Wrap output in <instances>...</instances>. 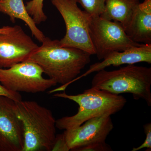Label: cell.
Masks as SVG:
<instances>
[{
	"label": "cell",
	"mask_w": 151,
	"mask_h": 151,
	"mask_svg": "<svg viewBox=\"0 0 151 151\" xmlns=\"http://www.w3.org/2000/svg\"><path fill=\"white\" fill-rule=\"evenodd\" d=\"M0 12L9 16L12 22H15L16 19L24 22L29 28L32 35L40 42L43 41L45 36L28 13L23 0H1L0 1Z\"/></svg>",
	"instance_id": "13"
},
{
	"label": "cell",
	"mask_w": 151,
	"mask_h": 151,
	"mask_svg": "<svg viewBox=\"0 0 151 151\" xmlns=\"http://www.w3.org/2000/svg\"><path fill=\"white\" fill-rule=\"evenodd\" d=\"M111 146L105 142L89 144L76 149L74 151H112Z\"/></svg>",
	"instance_id": "17"
},
{
	"label": "cell",
	"mask_w": 151,
	"mask_h": 151,
	"mask_svg": "<svg viewBox=\"0 0 151 151\" xmlns=\"http://www.w3.org/2000/svg\"><path fill=\"white\" fill-rule=\"evenodd\" d=\"M124 29L134 42L151 44V0L139 4Z\"/></svg>",
	"instance_id": "12"
},
{
	"label": "cell",
	"mask_w": 151,
	"mask_h": 151,
	"mask_svg": "<svg viewBox=\"0 0 151 151\" xmlns=\"http://www.w3.org/2000/svg\"><path fill=\"white\" fill-rule=\"evenodd\" d=\"M90 38L99 60L115 52L123 51L141 44L132 40L119 22L91 16L89 25Z\"/></svg>",
	"instance_id": "6"
},
{
	"label": "cell",
	"mask_w": 151,
	"mask_h": 151,
	"mask_svg": "<svg viewBox=\"0 0 151 151\" xmlns=\"http://www.w3.org/2000/svg\"><path fill=\"white\" fill-rule=\"evenodd\" d=\"M143 127L146 134L145 140L140 146L137 148H133L132 151H137L145 148L151 150V123L146 124Z\"/></svg>",
	"instance_id": "18"
},
{
	"label": "cell",
	"mask_w": 151,
	"mask_h": 151,
	"mask_svg": "<svg viewBox=\"0 0 151 151\" xmlns=\"http://www.w3.org/2000/svg\"><path fill=\"white\" fill-rule=\"evenodd\" d=\"M63 19L66 27L61 46L74 47L95 55L90 38L89 25L91 16L78 7L76 0H51Z\"/></svg>",
	"instance_id": "5"
},
{
	"label": "cell",
	"mask_w": 151,
	"mask_h": 151,
	"mask_svg": "<svg viewBox=\"0 0 151 151\" xmlns=\"http://www.w3.org/2000/svg\"><path fill=\"white\" fill-rule=\"evenodd\" d=\"M14 101L0 96V151H22V124L17 116Z\"/></svg>",
	"instance_id": "10"
},
{
	"label": "cell",
	"mask_w": 151,
	"mask_h": 151,
	"mask_svg": "<svg viewBox=\"0 0 151 151\" xmlns=\"http://www.w3.org/2000/svg\"><path fill=\"white\" fill-rule=\"evenodd\" d=\"M39 46L20 26L12 27L8 33H0V68L26 61Z\"/></svg>",
	"instance_id": "9"
},
{
	"label": "cell",
	"mask_w": 151,
	"mask_h": 151,
	"mask_svg": "<svg viewBox=\"0 0 151 151\" xmlns=\"http://www.w3.org/2000/svg\"><path fill=\"white\" fill-rule=\"evenodd\" d=\"M113 127L109 114L89 119L78 127L56 135L52 151H74L89 144L105 142Z\"/></svg>",
	"instance_id": "8"
},
{
	"label": "cell",
	"mask_w": 151,
	"mask_h": 151,
	"mask_svg": "<svg viewBox=\"0 0 151 151\" xmlns=\"http://www.w3.org/2000/svg\"><path fill=\"white\" fill-rule=\"evenodd\" d=\"M14 109L22 124V151H52L56 139V120L52 112L34 101H15Z\"/></svg>",
	"instance_id": "2"
},
{
	"label": "cell",
	"mask_w": 151,
	"mask_h": 151,
	"mask_svg": "<svg viewBox=\"0 0 151 151\" xmlns=\"http://www.w3.org/2000/svg\"><path fill=\"white\" fill-rule=\"evenodd\" d=\"M140 0H105V9L100 17L119 22L124 29L129 22Z\"/></svg>",
	"instance_id": "14"
},
{
	"label": "cell",
	"mask_w": 151,
	"mask_h": 151,
	"mask_svg": "<svg viewBox=\"0 0 151 151\" xmlns=\"http://www.w3.org/2000/svg\"><path fill=\"white\" fill-rule=\"evenodd\" d=\"M44 0H31L26 3L25 7L37 24L46 21L47 17L43 10Z\"/></svg>",
	"instance_id": "15"
},
{
	"label": "cell",
	"mask_w": 151,
	"mask_h": 151,
	"mask_svg": "<svg viewBox=\"0 0 151 151\" xmlns=\"http://www.w3.org/2000/svg\"><path fill=\"white\" fill-rule=\"evenodd\" d=\"M91 16H100L104 11L105 0H76Z\"/></svg>",
	"instance_id": "16"
},
{
	"label": "cell",
	"mask_w": 151,
	"mask_h": 151,
	"mask_svg": "<svg viewBox=\"0 0 151 151\" xmlns=\"http://www.w3.org/2000/svg\"><path fill=\"white\" fill-rule=\"evenodd\" d=\"M43 73L40 65L26 60L9 68H0V83L13 92H42L57 84L51 78H44Z\"/></svg>",
	"instance_id": "7"
},
{
	"label": "cell",
	"mask_w": 151,
	"mask_h": 151,
	"mask_svg": "<svg viewBox=\"0 0 151 151\" xmlns=\"http://www.w3.org/2000/svg\"><path fill=\"white\" fill-rule=\"evenodd\" d=\"M1 0H0V1ZM12 28V27L4 26L0 28V33H6L9 32Z\"/></svg>",
	"instance_id": "20"
},
{
	"label": "cell",
	"mask_w": 151,
	"mask_h": 151,
	"mask_svg": "<svg viewBox=\"0 0 151 151\" xmlns=\"http://www.w3.org/2000/svg\"><path fill=\"white\" fill-rule=\"evenodd\" d=\"M53 96L72 100L79 107L75 115L56 120V127L59 130L73 129L89 119L105 114L111 116L122 110L127 102L121 95L92 87L77 95H69L64 92Z\"/></svg>",
	"instance_id": "3"
},
{
	"label": "cell",
	"mask_w": 151,
	"mask_h": 151,
	"mask_svg": "<svg viewBox=\"0 0 151 151\" xmlns=\"http://www.w3.org/2000/svg\"><path fill=\"white\" fill-rule=\"evenodd\" d=\"M0 96L10 98L14 101H19L22 100L21 95L19 92H13L6 89L0 83Z\"/></svg>",
	"instance_id": "19"
},
{
	"label": "cell",
	"mask_w": 151,
	"mask_h": 151,
	"mask_svg": "<svg viewBox=\"0 0 151 151\" xmlns=\"http://www.w3.org/2000/svg\"><path fill=\"white\" fill-rule=\"evenodd\" d=\"M151 68L127 65L118 70H100L93 77L92 88L112 94L130 93L151 106Z\"/></svg>",
	"instance_id": "4"
},
{
	"label": "cell",
	"mask_w": 151,
	"mask_h": 151,
	"mask_svg": "<svg viewBox=\"0 0 151 151\" xmlns=\"http://www.w3.org/2000/svg\"><path fill=\"white\" fill-rule=\"evenodd\" d=\"M41 43L27 60L37 63L49 78L62 84L50 93L64 90L90 63L91 55L79 49L61 46L59 40L46 37Z\"/></svg>",
	"instance_id": "1"
},
{
	"label": "cell",
	"mask_w": 151,
	"mask_h": 151,
	"mask_svg": "<svg viewBox=\"0 0 151 151\" xmlns=\"http://www.w3.org/2000/svg\"><path fill=\"white\" fill-rule=\"evenodd\" d=\"M140 62L151 63V44H141L123 51L115 52L108 55L100 62L90 65L89 69L84 74L76 77L72 82L85 77L93 72L105 69L113 65L119 66L124 64L131 65Z\"/></svg>",
	"instance_id": "11"
}]
</instances>
